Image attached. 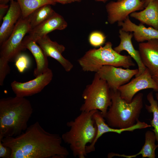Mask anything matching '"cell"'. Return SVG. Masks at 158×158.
I'll use <instances>...</instances> for the list:
<instances>
[{"label": "cell", "instance_id": "cell-1", "mask_svg": "<svg viewBox=\"0 0 158 158\" xmlns=\"http://www.w3.org/2000/svg\"><path fill=\"white\" fill-rule=\"evenodd\" d=\"M0 140L11 149V158H65L69 154L62 137L47 131L37 121L18 135Z\"/></svg>", "mask_w": 158, "mask_h": 158}, {"label": "cell", "instance_id": "cell-2", "mask_svg": "<svg viewBox=\"0 0 158 158\" xmlns=\"http://www.w3.org/2000/svg\"><path fill=\"white\" fill-rule=\"evenodd\" d=\"M33 112L30 101L25 97H10L0 100V138L16 137L28 128Z\"/></svg>", "mask_w": 158, "mask_h": 158}, {"label": "cell", "instance_id": "cell-3", "mask_svg": "<svg viewBox=\"0 0 158 158\" xmlns=\"http://www.w3.org/2000/svg\"><path fill=\"white\" fill-rule=\"evenodd\" d=\"M97 110L82 111L73 120L66 123L70 129L61 137L62 140L69 145L74 157L85 158L87 156L86 147L87 144L93 142L97 132L93 114Z\"/></svg>", "mask_w": 158, "mask_h": 158}, {"label": "cell", "instance_id": "cell-4", "mask_svg": "<svg viewBox=\"0 0 158 158\" xmlns=\"http://www.w3.org/2000/svg\"><path fill=\"white\" fill-rule=\"evenodd\" d=\"M111 104L104 117L107 124L115 128L132 127L139 120L143 108V95L140 93L128 103L121 98L117 90H110Z\"/></svg>", "mask_w": 158, "mask_h": 158}, {"label": "cell", "instance_id": "cell-5", "mask_svg": "<svg viewBox=\"0 0 158 158\" xmlns=\"http://www.w3.org/2000/svg\"><path fill=\"white\" fill-rule=\"evenodd\" d=\"M79 65L84 71L96 72L103 66L110 65L129 68L135 64L129 55H122L112 48L110 42L98 49H90L78 60Z\"/></svg>", "mask_w": 158, "mask_h": 158}, {"label": "cell", "instance_id": "cell-6", "mask_svg": "<svg viewBox=\"0 0 158 158\" xmlns=\"http://www.w3.org/2000/svg\"><path fill=\"white\" fill-rule=\"evenodd\" d=\"M84 103L80 108L82 111L100 110L104 117L111 104L110 89L106 81L96 73L91 83L84 90Z\"/></svg>", "mask_w": 158, "mask_h": 158}, {"label": "cell", "instance_id": "cell-7", "mask_svg": "<svg viewBox=\"0 0 158 158\" xmlns=\"http://www.w3.org/2000/svg\"><path fill=\"white\" fill-rule=\"evenodd\" d=\"M31 30L28 17L21 16L10 36L0 46V59L15 61L22 51L25 50L23 41L25 35Z\"/></svg>", "mask_w": 158, "mask_h": 158}, {"label": "cell", "instance_id": "cell-8", "mask_svg": "<svg viewBox=\"0 0 158 158\" xmlns=\"http://www.w3.org/2000/svg\"><path fill=\"white\" fill-rule=\"evenodd\" d=\"M120 67L104 66L96 73L106 81L110 90L116 91L120 87L129 82L138 72V69H124Z\"/></svg>", "mask_w": 158, "mask_h": 158}, {"label": "cell", "instance_id": "cell-9", "mask_svg": "<svg viewBox=\"0 0 158 158\" xmlns=\"http://www.w3.org/2000/svg\"><path fill=\"white\" fill-rule=\"evenodd\" d=\"M148 89H153L154 91L158 92V85L146 68L141 75L120 87L118 90L121 98L129 103L138 92Z\"/></svg>", "mask_w": 158, "mask_h": 158}, {"label": "cell", "instance_id": "cell-10", "mask_svg": "<svg viewBox=\"0 0 158 158\" xmlns=\"http://www.w3.org/2000/svg\"><path fill=\"white\" fill-rule=\"evenodd\" d=\"M145 8L141 0H122L111 1L106 6L107 20L111 24L124 21L131 13Z\"/></svg>", "mask_w": 158, "mask_h": 158}, {"label": "cell", "instance_id": "cell-11", "mask_svg": "<svg viewBox=\"0 0 158 158\" xmlns=\"http://www.w3.org/2000/svg\"><path fill=\"white\" fill-rule=\"evenodd\" d=\"M53 77V72L49 68L33 80L24 83L14 80L11 83V86L16 96L25 97L40 92L50 83Z\"/></svg>", "mask_w": 158, "mask_h": 158}, {"label": "cell", "instance_id": "cell-12", "mask_svg": "<svg viewBox=\"0 0 158 158\" xmlns=\"http://www.w3.org/2000/svg\"><path fill=\"white\" fill-rule=\"evenodd\" d=\"M36 42L47 56L52 57L58 61L66 71L68 72L72 69L73 65L62 56V54L65 49L63 45L52 41L48 35L39 39Z\"/></svg>", "mask_w": 158, "mask_h": 158}, {"label": "cell", "instance_id": "cell-13", "mask_svg": "<svg viewBox=\"0 0 158 158\" xmlns=\"http://www.w3.org/2000/svg\"><path fill=\"white\" fill-rule=\"evenodd\" d=\"M142 62L152 75L158 71V40L152 39L139 44Z\"/></svg>", "mask_w": 158, "mask_h": 158}, {"label": "cell", "instance_id": "cell-14", "mask_svg": "<svg viewBox=\"0 0 158 158\" xmlns=\"http://www.w3.org/2000/svg\"><path fill=\"white\" fill-rule=\"evenodd\" d=\"M68 24L64 18L56 13L49 18L31 29L28 36L32 40L36 41L39 39L48 35L56 30H62L65 29Z\"/></svg>", "mask_w": 158, "mask_h": 158}, {"label": "cell", "instance_id": "cell-15", "mask_svg": "<svg viewBox=\"0 0 158 158\" xmlns=\"http://www.w3.org/2000/svg\"><path fill=\"white\" fill-rule=\"evenodd\" d=\"M10 2L8 10L0 27V46L10 36L21 17V10L18 2L13 0Z\"/></svg>", "mask_w": 158, "mask_h": 158}, {"label": "cell", "instance_id": "cell-16", "mask_svg": "<svg viewBox=\"0 0 158 158\" xmlns=\"http://www.w3.org/2000/svg\"><path fill=\"white\" fill-rule=\"evenodd\" d=\"M118 25L121 29L126 32H133L135 40L138 42L152 39L158 40V30L152 27H146L142 23L137 25L132 22L129 16L123 21L118 22Z\"/></svg>", "mask_w": 158, "mask_h": 158}, {"label": "cell", "instance_id": "cell-17", "mask_svg": "<svg viewBox=\"0 0 158 158\" xmlns=\"http://www.w3.org/2000/svg\"><path fill=\"white\" fill-rule=\"evenodd\" d=\"M119 33L120 43L114 49L119 54L123 51H126L134 59L137 64L138 70V73L135 76H138L143 72L146 68L142 61L139 50L135 49L133 45L131 40L133 33L126 32L121 29L119 30Z\"/></svg>", "mask_w": 158, "mask_h": 158}, {"label": "cell", "instance_id": "cell-18", "mask_svg": "<svg viewBox=\"0 0 158 158\" xmlns=\"http://www.w3.org/2000/svg\"><path fill=\"white\" fill-rule=\"evenodd\" d=\"M22 44L24 49H28L35 59L36 67L34 71V75L36 77L47 71L49 68L47 57L40 46L28 35L25 36Z\"/></svg>", "mask_w": 158, "mask_h": 158}, {"label": "cell", "instance_id": "cell-19", "mask_svg": "<svg viewBox=\"0 0 158 158\" xmlns=\"http://www.w3.org/2000/svg\"><path fill=\"white\" fill-rule=\"evenodd\" d=\"M130 16L142 24L158 30V4L156 0L149 3L144 10L133 12Z\"/></svg>", "mask_w": 158, "mask_h": 158}, {"label": "cell", "instance_id": "cell-20", "mask_svg": "<svg viewBox=\"0 0 158 158\" xmlns=\"http://www.w3.org/2000/svg\"><path fill=\"white\" fill-rule=\"evenodd\" d=\"M156 140V137L154 132L147 130L145 134L144 144L139 152L132 155H126L111 152L108 154V158H111L114 156H118L126 158H132L141 154L142 158H155L156 156L155 150L158 147V145L155 144Z\"/></svg>", "mask_w": 158, "mask_h": 158}, {"label": "cell", "instance_id": "cell-21", "mask_svg": "<svg viewBox=\"0 0 158 158\" xmlns=\"http://www.w3.org/2000/svg\"><path fill=\"white\" fill-rule=\"evenodd\" d=\"M93 118L97 127V132L93 142L86 147L87 154L95 151V144L100 137L105 133L110 132L111 127L105 123L104 118L101 112L99 110L96 111L93 114Z\"/></svg>", "mask_w": 158, "mask_h": 158}, {"label": "cell", "instance_id": "cell-22", "mask_svg": "<svg viewBox=\"0 0 158 158\" xmlns=\"http://www.w3.org/2000/svg\"><path fill=\"white\" fill-rule=\"evenodd\" d=\"M51 6H43L35 11L28 16L31 30L49 18L56 13Z\"/></svg>", "mask_w": 158, "mask_h": 158}, {"label": "cell", "instance_id": "cell-23", "mask_svg": "<svg viewBox=\"0 0 158 158\" xmlns=\"http://www.w3.org/2000/svg\"><path fill=\"white\" fill-rule=\"evenodd\" d=\"M21 10V16L28 17L35 10L46 5H55L56 3L53 0H17Z\"/></svg>", "mask_w": 158, "mask_h": 158}, {"label": "cell", "instance_id": "cell-24", "mask_svg": "<svg viewBox=\"0 0 158 158\" xmlns=\"http://www.w3.org/2000/svg\"><path fill=\"white\" fill-rule=\"evenodd\" d=\"M147 99L150 105H145V108L150 113L153 114V118L150 121L151 126L154 128L152 130L154 133L158 145V102L154 97L153 92H150L147 96Z\"/></svg>", "mask_w": 158, "mask_h": 158}, {"label": "cell", "instance_id": "cell-25", "mask_svg": "<svg viewBox=\"0 0 158 158\" xmlns=\"http://www.w3.org/2000/svg\"><path fill=\"white\" fill-rule=\"evenodd\" d=\"M15 65L18 71L21 73L24 72L29 67L30 60L29 56L21 53L16 58Z\"/></svg>", "mask_w": 158, "mask_h": 158}, {"label": "cell", "instance_id": "cell-26", "mask_svg": "<svg viewBox=\"0 0 158 158\" xmlns=\"http://www.w3.org/2000/svg\"><path fill=\"white\" fill-rule=\"evenodd\" d=\"M89 42L90 44L95 47L102 45L106 40V36L102 32L99 31L92 32L89 37Z\"/></svg>", "mask_w": 158, "mask_h": 158}, {"label": "cell", "instance_id": "cell-27", "mask_svg": "<svg viewBox=\"0 0 158 158\" xmlns=\"http://www.w3.org/2000/svg\"><path fill=\"white\" fill-rule=\"evenodd\" d=\"M10 72L8 61L0 59V85L2 86L5 78Z\"/></svg>", "mask_w": 158, "mask_h": 158}, {"label": "cell", "instance_id": "cell-28", "mask_svg": "<svg viewBox=\"0 0 158 158\" xmlns=\"http://www.w3.org/2000/svg\"><path fill=\"white\" fill-rule=\"evenodd\" d=\"M12 150L9 147L4 145L0 140V157L11 158Z\"/></svg>", "mask_w": 158, "mask_h": 158}, {"label": "cell", "instance_id": "cell-29", "mask_svg": "<svg viewBox=\"0 0 158 158\" xmlns=\"http://www.w3.org/2000/svg\"><path fill=\"white\" fill-rule=\"evenodd\" d=\"M9 6L7 4H0V22L2 21L3 19L7 13Z\"/></svg>", "mask_w": 158, "mask_h": 158}, {"label": "cell", "instance_id": "cell-30", "mask_svg": "<svg viewBox=\"0 0 158 158\" xmlns=\"http://www.w3.org/2000/svg\"><path fill=\"white\" fill-rule=\"evenodd\" d=\"M56 3H59L62 4H66L72 3L71 0H53Z\"/></svg>", "mask_w": 158, "mask_h": 158}, {"label": "cell", "instance_id": "cell-31", "mask_svg": "<svg viewBox=\"0 0 158 158\" xmlns=\"http://www.w3.org/2000/svg\"><path fill=\"white\" fill-rule=\"evenodd\" d=\"M152 77L158 85V71L152 75Z\"/></svg>", "mask_w": 158, "mask_h": 158}, {"label": "cell", "instance_id": "cell-32", "mask_svg": "<svg viewBox=\"0 0 158 158\" xmlns=\"http://www.w3.org/2000/svg\"><path fill=\"white\" fill-rule=\"evenodd\" d=\"M143 3L144 5L145 8L146 7L147 5L150 2L153 1L154 0H141Z\"/></svg>", "mask_w": 158, "mask_h": 158}, {"label": "cell", "instance_id": "cell-33", "mask_svg": "<svg viewBox=\"0 0 158 158\" xmlns=\"http://www.w3.org/2000/svg\"><path fill=\"white\" fill-rule=\"evenodd\" d=\"M13 0H0V4H7L9 1Z\"/></svg>", "mask_w": 158, "mask_h": 158}, {"label": "cell", "instance_id": "cell-34", "mask_svg": "<svg viewBox=\"0 0 158 158\" xmlns=\"http://www.w3.org/2000/svg\"><path fill=\"white\" fill-rule=\"evenodd\" d=\"M94 0L96 1L102 2L104 3H105L109 0Z\"/></svg>", "mask_w": 158, "mask_h": 158}, {"label": "cell", "instance_id": "cell-35", "mask_svg": "<svg viewBox=\"0 0 158 158\" xmlns=\"http://www.w3.org/2000/svg\"><path fill=\"white\" fill-rule=\"evenodd\" d=\"M72 2H79L81 1V0H71Z\"/></svg>", "mask_w": 158, "mask_h": 158}, {"label": "cell", "instance_id": "cell-36", "mask_svg": "<svg viewBox=\"0 0 158 158\" xmlns=\"http://www.w3.org/2000/svg\"><path fill=\"white\" fill-rule=\"evenodd\" d=\"M156 97L157 101H158V92L156 94Z\"/></svg>", "mask_w": 158, "mask_h": 158}, {"label": "cell", "instance_id": "cell-37", "mask_svg": "<svg viewBox=\"0 0 158 158\" xmlns=\"http://www.w3.org/2000/svg\"><path fill=\"white\" fill-rule=\"evenodd\" d=\"M156 1H157V4H158V0H156Z\"/></svg>", "mask_w": 158, "mask_h": 158}, {"label": "cell", "instance_id": "cell-38", "mask_svg": "<svg viewBox=\"0 0 158 158\" xmlns=\"http://www.w3.org/2000/svg\"><path fill=\"white\" fill-rule=\"evenodd\" d=\"M122 0H118V1H121Z\"/></svg>", "mask_w": 158, "mask_h": 158}]
</instances>
